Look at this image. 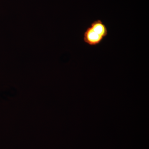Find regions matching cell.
Masks as SVG:
<instances>
[{"mask_svg":"<svg viewBox=\"0 0 149 149\" xmlns=\"http://www.w3.org/2000/svg\"><path fill=\"white\" fill-rule=\"evenodd\" d=\"M90 26L94 31L104 38L107 36L108 29L106 25L100 19H97L93 22Z\"/></svg>","mask_w":149,"mask_h":149,"instance_id":"obj_2","label":"cell"},{"mask_svg":"<svg viewBox=\"0 0 149 149\" xmlns=\"http://www.w3.org/2000/svg\"><path fill=\"white\" fill-rule=\"evenodd\" d=\"M104 38L94 31L90 26L86 29L83 35L84 42L91 46H96L100 44Z\"/></svg>","mask_w":149,"mask_h":149,"instance_id":"obj_1","label":"cell"}]
</instances>
